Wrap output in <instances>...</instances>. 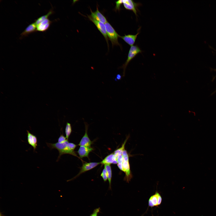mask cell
<instances>
[{
  "mask_svg": "<svg viewBox=\"0 0 216 216\" xmlns=\"http://www.w3.org/2000/svg\"><path fill=\"white\" fill-rule=\"evenodd\" d=\"M77 32L70 28L55 39V46L65 48L70 45L74 41Z\"/></svg>",
  "mask_w": 216,
  "mask_h": 216,
  "instance_id": "6",
  "label": "cell"
},
{
  "mask_svg": "<svg viewBox=\"0 0 216 216\" xmlns=\"http://www.w3.org/2000/svg\"><path fill=\"white\" fill-rule=\"evenodd\" d=\"M184 5L190 14L198 16L204 24L206 23V11L211 8V5L202 4L197 0H184Z\"/></svg>",
  "mask_w": 216,
  "mask_h": 216,
  "instance_id": "4",
  "label": "cell"
},
{
  "mask_svg": "<svg viewBox=\"0 0 216 216\" xmlns=\"http://www.w3.org/2000/svg\"><path fill=\"white\" fill-rule=\"evenodd\" d=\"M136 17V24L140 28L157 36L161 33L158 26L148 16L147 12L142 18H139L137 16Z\"/></svg>",
  "mask_w": 216,
  "mask_h": 216,
  "instance_id": "7",
  "label": "cell"
},
{
  "mask_svg": "<svg viewBox=\"0 0 216 216\" xmlns=\"http://www.w3.org/2000/svg\"><path fill=\"white\" fill-rule=\"evenodd\" d=\"M102 210L100 209L97 213L94 214H89L87 213L81 215H78L70 214V216H102L103 214Z\"/></svg>",
  "mask_w": 216,
  "mask_h": 216,
  "instance_id": "15",
  "label": "cell"
},
{
  "mask_svg": "<svg viewBox=\"0 0 216 216\" xmlns=\"http://www.w3.org/2000/svg\"><path fill=\"white\" fill-rule=\"evenodd\" d=\"M192 206H191V207L188 209V211L186 213L185 215L184 216H188L191 210V209H192L191 207Z\"/></svg>",
  "mask_w": 216,
  "mask_h": 216,
  "instance_id": "17",
  "label": "cell"
},
{
  "mask_svg": "<svg viewBox=\"0 0 216 216\" xmlns=\"http://www.w3.org/2000/svg\"><path fill=\"white\" fill-rule=\"evenodd\" d=\"M182 113L179 111H176L174 114V120L175 119L177 120H180L182 117Z\"/></svg>",
  "mask_w": 216,
  "mask_h": 216,
  "instance_id": "16",
  "label": "cell"
},
{
  "mask_svg": "<svg viewBox=\"0 0 216 216\" xmlns=\"http://www.w3.org/2000/svg\"><path fill=\"white\" fill-rule=\"evenodd\" d=\"M209 48L206 49L203 52H187L185 54H180L179 56L183 58L189 64L196 69L200 68L202 64Z\"/></svg>",
  "mask_w": 216,
  "mask_h": 216,
  "instance_id": "5",
  "label": "cell"
},
{
  "mask_svg": "<svg viewBox=\"0 0 216 216\" xmlns=\"http://www.w3.org/2000/svg\"><path fill=\"white\" fill-rule=\"evenodd\" d=\"M213 76L205 68L196 69L194 74L190 89L181 101L185 104L184 115L187 114L188 103L195 92L207 81L212 79Z\"/></svg>",
  "mask_w": 216,
  "mask_h": 216,
  "instance_id": "2",
  "label": "cell"
},
{
  "mask_svg": "<svg viewBox=\"0 0 216 216\" xmlns=\"http://www.w3.org/2000/svg\"><path fill=\"white\" fill-rule=\"evenodd\" d=\"M41 212L43 216H56V210L54 204L40 195Z\"/></svg>",
  "mask_w": 216,
  "mask_h": 216,
  "instance_id": "10",
  "label": "cell"
},
{
  "mask_svg": "<svg viewBox=\"0 0 216 216\" xmlns=\"http://www.w3.org/2000/svg\"><path fill=\"white\" fill-rule=\"evenodd\" d=\"M108 197V193L106 185L102 183L100 184L98 194L99 206L102 210Z\"/></svg>",
  "mask_w": 216,
  "mask_h": 216,
  "instance_id": "12",
  "label": "cell"
},
{
  "mask_svg": "<svg viewBox=\"0 0 216 216\" xmlns=\"http://www.w3.org/2000/svg\"><path fill=\"white\" fill-rule=\"evenodd\" d=\"M100 208L94 201L91 202L88 207L87 213L89 214H94L99 211Z\"/></svg>",
  "mask_w": 216,
  "mask_h": 216,
  "instance_id": "14",
  "label": "cell"
},
{
  "mask_svg": "<svg viewBox=\"0 0 216 216\" xmlns=\"http://www.w3.org/2000/svg\"><path fill=\"white\" fill-rule=\"evenodd\" d=\"M157 36L161 55L167 64L169 70L172 68H178L180 70L177 61V57L179 53L162 33Z\"/></svg>",
  "mask_w": 216,
  "mask_h": 216,
  "instance_id": "1",
  "label": "cell"
},
{
  "mask_svg": "<svg viewBox=\"0 0 216 216\" xmlns=\"http://www.w3.org/2000/svg\"><path fill=\"white\" fill-rule=\"evenodd\" d=\"M184 5V0L177 1L173 2V13L175 15H179L181 8Z\"/></svg>",
  "mask_w": 216,
  "mask_h": 216,
  "instance_id": "13",
  "label": "cell"
},
{
  "mask_svg": "<svg viewBox=\"0 0 216 216\" xmlns=\"http://www.w3.org/2000/svg\"><path fill=\"white\" fill-rule=\"evenodd\" d=\"M80 20L79 16H75L70 21L63 24L53 30L52 34L55 39L68 29L72 27L73 25Z\"/></svg>",
  "mask_w": 216,
  "mask_h": 216,
  "instance_id": "11",
  "label": "cell"
},
{
  "mask_svg": "<svg viewBox=\"0 0 216 216\" xmlns=\"http://www.w3.org/2000/svg\"><path fill=\"white\" fill-rule=\"evenodd\" d=\"M128 188V198L127 201L122 209L118 216H137V212L134 208L131 201L132 189L130 187Z\"/></svg>",
  "mask_w": 216,
  "mask_h": 216,
  "instance_id": "9",
  "label": "cell"
},
{
  "mask_svg": "<svg viewBox=\"0 0 216 216\" xmlns=\"http://www.w3.org/2000/svg\"><path fill=\"white\" fill-rule=\"evenodd\" d=\"M132 25L134 28L142 36L157 56L161 66L162 75H163L164 69L162 55L157 36L140 28L136 23L132 24Z\"/></svg>",
  "mask_w": 216,
  "mask_h": 216,
  "instance_id": "3",
  "label": "cell"
},
{
  "mask_svg": "<svg viewBox=\"0 0 216 216\" xmlns=\"http://www.w3.org/2000/svg\"><path fill=\"white\" fill-rule=\"evenodd\" d=\"M55 46V38L52 34L44 37L32 50L33 54H38Z\"/></svg>",
  "mask_w": 216,
  "mask_h": 216,
  "instance_id": "8",
  "label": "cell"
}]
</instances>
